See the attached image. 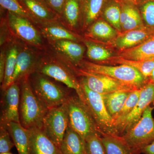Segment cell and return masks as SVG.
<instances>
[{"label":"cell","mask_w":154,"mask_h":154,"mask_svg":"<svg viewBox=\"0 0 154 154\" xmlns=\"http://www.w3.org/2000/svg\"><path fill=\"white\" fill-rule=\"evenodd\" d=\"M19 114L20 122L27 129L41 128L42 121L48 109L42 104L33 93L29 78L20 82Z\"/></svg>","instance_id":"cell-1"},{"label":"cell","mask_w":154,"mask_h":154,"mask_svg":"<svg viewBox=\"0 0 154 154\" xmlns=\"http://www.w3.org/2000/svg\"><path fill=\"white\" fill-rule=\"evenodd\" d=\"M36 72L52 78L75 90L80 99L85 101V94L79 81L67 67L56 62H50L39 64Z\"/></svg>","instance_id":"cell-9"},{"label":"cell","mask_w":154,"mask_h":154,"mask_svg":"<svg viewBox=\"0 0 154 154\" xmlns=\"http://www.w3.org/2000/svg\"><path fill=\"white\" fill-rule=\"evenodd\" d=\"M3 125L7 128L10 132L18 154H30L28 129L23 127L21 123L13 122Z\"/></svg>","instance_id":"cell-17"},{"label":"cell","mask_w":154,"mask_h":154,"mask_svg":"<svg viewBox=\"0 0 154 154\" xmlns=\"http://www.w3.org/2000/svg\"><path fill=\"white\" fill-rule=\"evenodd\" d=\"M15 146L7 128L0 125V153L10 152Z\"/></svg>","instance_id":"cell-36"},{"label":"cell","mask_w":154,"mask_h":154,"mask_svg":"<svg viewBox=\"0 0 154 154\" xmlns=\"http://www.w3.org/2000/svg\"><path fill=\"white\" fill-rule=\"evenodd\" d=\"M131 92L116 91L102 95L105 107L112 119L121 110Z\"/></svg>","instance_id":"cell-26"},{"label":"cell","mask_w":154,"mask_h":154,"mask_svg":"<svg viewBox=\"0 0 154 154\" xmlns=\"http://www.w3.org/2000/svg\"><path fill=\"white\" fill-rule=\"evenodd\" d=\"M154 107L150 105L145 110L137 124L121 136L131 148L139 151L154 141V119L152 112Z\"/></svg>","instance_id":"cell-6"},{"label":"cell","mask_w":154,"mask_h":154,"mask_svg":"<svg viewBox=\"0 0 154 154\" xmlns=\"http://www.w3.org/2000/svg\"><path fill=\"white\" fill-rule=\"evenodd\" d=\"M68 125L67 108L65 103L48 110L43 119L41 129L60 148Z\"/></svg>","instance_id":"cell-7"},{"label":"cell","mask_w":154,"mask_h":154,"mask_svg":"<svg viewBox=\"0 0 154 154\" xmlns=\"http://www.w3.org/2000/svg\"><path fill=\"white\" fill-rule=\"evenodd\" d=\"M140 14L146 26L154 28V0H146L140 4Z\"/></svg>","instance_id":"cell-35"},{"label":"cell","mask_w":154,"mask_h":154,"mask_svg":"<svg viewBox=\"0 0 154 154\" xmlns=\"http://www.w3.org/2000/svg\"><path fill=\"white\" fill-rule=\"evenodd\" d=\"M87 47V55L91 60L96 61H106L112 57V53L101 45L87 41L85 42Z\"/></svg>","instance_id":"cell-32"},{"label":"cell","mask_w":154,"mask_h":154,"mask_svg":"<svg viewBox=\"0 0 154 154\" xmlns=\"http://www.w3.org/2000/svg\"><path fill=\"white\" fill-rule=\"evenodd\" d=\"M32 21L46 24L57 21L60 17L43 0H19Z\"/></svg>","instance_id":"cell-14"},{"label":"cell","mask_w":154,"mask_h":154,"mask_svg":"<svg viewBox=\"0 0 154 154\" xmlns=\"http://www.w3.org/2000/svg\"><path fill=\"white\" fill-rule=\"evenodd\" d=\"M46 4L57 14L61 17L63 11L66 0H45Z\"/></svg>","instance_id":"cell-37"},{"label":"cell","mask_w":154,"mask_h":154,"mask_svg":"<svg viewBox=\"0 0 154 154\" xmlns=\"http://www.w3.org/2000/svg\"><path fill=\"white\" fill-rule=\"evenodd\" d=\"M148 80L149 82L154 84V69L152 71L150 76L149 77Z\"/></svg>","instance_id":"cell-41"},{"label":"cell","mask_w":154,"mask_h":154,"mask_svg":"<svg viewBox=\"0 0 154 154\" xmlns=\"http://www.w3.org/2000/svg\"><path fill=\"white\" fill-rule=\"evenodd\" d=\"M57 23L56 21L43 25L41 30L43 35L54 42L62 40L75 42L78 40V37L74 33Z\"/></svg>","instance_id":"cell-25"},{"label":"cell","mask_w":154,"mask_h":154,"mask_svg":"<svg viewBox=\"0 0 154 154\" xmlns=\"http://www.w3.org/2000/svg\"><path fill=\"white\" fill-rule=\"evenodd\" d=\"M6 61V53L3 51H1L0 54V83H3L5 75Z\"/></svg>","instance_id":"cell-38"},{"label":"cell","mask_w":154,"mask_h":154,"mask_svg":"<svg viewBox=\"0 0 154 154\" xmlns=\"http://www.w3.org/2000/svg\"><path fill=\"white\" fill-rule=\"evenodd\" d=\"M85 94V102L94 119L99 132L104 135L117 136L113 119L107 110L102 94L91 91L80 81Z\"/></svg>","instance_id":"cell-5"},{"label":"cell","mask_w":154,"mask_h":154,"mask_svg":"<svg viewBox=\"0 0 154 154\" xmlns=\"http://www.w3.org/2000/svg\"><path fill=\"white\" fill-rule=\"evenodd\" d=\"M86 141L68 125L60 146L62 154H85Z\"/></svg>","instance_id":"cell-20"},{"label":"cell","mask_w":154,"mask_h":154,"mask_svg":"<svg viewBox=\"0 0 154 154\" xmlns=\"http://www.w3.org/2000/svg\"><path fill=\"white\" fill-rule=\"evenodd\" d=\"M7 20L10 29L18 38L34 46H40L42 44L41 34L30 20L8 12Z\"/></svg>","instance_id":"cell-12"},{"label":"cell","mask_w":154,"mask_h":154,"mask_svg":"<svg viewBox=\"0 0 154 154\" xmlns=\"http://www.w3.org/2000/svg\"><path fill=\"white\" fill-rule=\"evenodd\" d=\"M81 15L82 0H66L61 17L70 28H77Z\"/></svg>","instance_id":"cell-28"},{"label":"cell","mask_w":154,"mask_h":154,"mask_svg":"<svg viewBox=\"0 0 154 154\" xmlns=\"http://www.w3.org/2000/svg\"><path fill=\"white\" fill-rule=\"evenodd\" d=\"M121 3L117 0H107L102 10L104 19L119 33L122 32L120 24Z\"/></svg>","instance_id":"cell-29"},{"label":"cell","mask_w":154,"mask_h":154,"mask_svg":"<svg viewBox=\"0 0 154 154\" xmlns=\"http://www.w3.org/2000/svg\"><path fill=\"white\" fill-rule=\"evenodd\" d=\"M117 1L121 2L128 3L134 5H140L146 0H117Z\"/></svg>","instance_id":"cell-40"},{"label":"cell","mask_w":154,"mask_h":154,"mask_svg":"<svg viewBox=\"0 0 154 154\" xmlns=\"http://www.w3.org/2000/svg\"><path fill=\"white\" fill-rule=\"evenodd\" d=\"M2 8L8 12L32 20L31 17L19 0H0Z\"/></svg>","instance_id":"cell-34"},{"label":"cell","mask_w":154,"mask_h":154,"mask_svg":"<svg viewBox=\"0 0 154 154\" xmlns=\"http://www.w3.org/2000/svg\"><path fill=\"white\" fill-rule=\"evenodd\" d=\"M106 62L119 65H127L133 67L147 79L154 69V57L144 60H131L118 56L112 57Z\"/></svg>","instance_id":"cell-27"},{"label":"cell","mask_w":154,"mask_h":154,"mask_svg":"<svg viewBox=\"0 0 154 154\" xmlns=\"http://www.w3.org/2000/svg\"><path fill=\"white\" fill-rule=\"evenodd\" d=\"M20 93L21 88L19 83H12L2 91L0 125H5L12 122L20 123L19 114Z\"/></svg>","instance_id":"cell-11"},{"label":"cell","mask_w":154,"mask_h":154,"mask_svg":"<svg viewBox=\"0 0 154 154\" xmlns=\"http://www.w3.org/2000/svg\"><path fill=\"white\" fill-rule=\"evenodd\" d=\"M32 90L42 104L48 109L57 107L66 102L70 93L49 77L39 73H33L29 77Z\"/></svg>","instance_id":"cell-4"},{"label":"cell","mask_w":154,"mask_h":154,"mask_svg":"<svg viewBox=\"0 0 154 154\" xmlns=\"http://www.w3.org/2000/svg\"><path fill=\"white\" fill-rule=\"evenodd\" d=\"M81 69L87 71L107 76L135 90L140 89L149 80L136 69L127 65L109 66L85 61Z\"/></svg>","instance_id":"cell-3"},{"label":"cell","mask_w":154,"mask_h":154,"mask_svg":"<svg viewBox=\"0 0 154 154\" xmlns=\"http://www.w3.org/2000/svg\"><path fill=\"white\" fill-rule=\"evenodd\" d=\"M152 104L153 107H154V101L152 103Z\"/></svg>","instance_id":"cell-43"},{"label":"cell","mask_w":154,"mask_h":154,"mask_svg":"<svg viewBox=\"0 0 154 154\" xmlns=\"http://www.w3.org/2000/svg\"><path fill=\"white\" fill-rule=\"evenodd\" d=\"M140 96L132 111L116 127L119 136L126 133L140 120L146 108L154 101V84L149 82L140 89Z\"/></svg>","instance_id":"cell-10"},{"label":"cell","mask_w":154,"mask_h":154,"mask_svg":"<svg viewBox=\"0 0 154 154\" xmlns=\"http://www.w3.org/2000/svg\"><path fill=\"white\" fill-rule=\"evenodd\" d=\"M120 24L122 32L134 30L143 26L142 18L135 5L121 2Z\"/></svg>","instance_id":"cell-18"},{"label":"cell","mask_w":154,"mask_h":154,"mask_svg":"<svg viewBox=\"0 0 154 154\" xmlns=\"http://www.w3.org/2000/svg\"><path fill=\"white\" fill-rule=\"evenodd\" d=\"M154 35V28L143 25L134 30L119 33L112 40L111 45L119 51H122L137 46Z\"/></svg>","instance_id":"cell-13"},{"label":"cell","mask_w":154,"mask_h":154,"mask_svg":"<svg viewBox=\"0 0 154 154\" xmlns=\"http://www.w3.org/2000/svg\"><path fill=\"white\" fill-rule=\"evenodd\" d=\"M0 154H15L14 153H12L11 152H7L3 153H0Z\"/></svg>","instance_id":"cell-42"},{"label":"cell","mask_w":154,"mask_h":154,"mask_svg":"<svg viewBox=\"0 0 154 154\" xmlns=\"http://www.w3.org/2000/svg\"><path fill=\"white\" fill-rule=\"evenodd\" d=\"M117 56L131 60H144L154 57V35L137 46L120 51Z\"/></svg>","instance_id":"cell-19"},{"label":"cell","mask_w":154,"mask_h":154,"mask_svg":"<svg viewBox=\"0 0 154 154\" xmlns=\"http://www.w3.org/2000/svg\"><path fill=\"white\" fill-rule=\"evenodd\" d=\"M19 51V48L17 45H14L11 46L6 53L5 75L1 85L2 91L5 90L11 84Z\"/></svg>","instance_id":"cell-30"},{"label":"cell","mask_w":154,"mask_h":154,"mask_svg":"<svg viewBox=\"0 0 154 154\" xmlns=\"http://www.w3.org/2000/svg\"><path fill=\"white\" fill-rule=\"evenodd\" d=\"M74 71L82 77L80 81L85 83L90 90L102 95L116 91L135 90L107 76L91 72L81 68H75Z\"/></svg>","instance_id":"cell-8"},{"label":"cell","mask_w":154,"mask_h":154,"mask_svg":"<svg viewBox=\"0 0 154 154\" xmlns=\"http://www.w3.org/2000/svg\"><path fill=\"white\" fill-rule=\"evenodd\" d=\"M141 153L154 154V141L151 143L146 146L141 150Z\"/></svg>","instance_id":"cell-39"},{"label":"cell","mask_w":154,"mask_h":154,"mask_svg":"<svg viewBox=\"0 0 154 154\" xmlns=\"http://www.w3.org/2000/svg\"><path fill=\"white\" fill-rule=\"evenodd\" d=\"M38 65L36 55L33 51L27 48L19 50L11 84L20 83L22 80L29 78L36 72Z\"/></svg>","instance_id":"cell-15"},{"label":"cell","mask_w":154,"mask_h":154,"mask_svg":"<svg viewBox=\"0 0 154 154\" xmlns=\"http://www.w3.org/2000/svg\"><path fill=\"white\" fill-rule=\"evenodd\" d=\"M118 31L104 20L95 21L88 28L87 36L94 39L112 41L116 37Z\"/></svg>","instance_id":"cell-23"},{"label":"cell","mask_w":154,"mask_h":154,"mask_svg":"<svg viewBox=\"0 0 154 154\" xmlns=\"http://www.w3.org/2000/svg\"><path fill=\"white\" fill-rule=\"evenodd\" d=\"M140 89L131 92L121 110L113 118V125L115 129L116 127L129 114L137 104L140 96Z\"/></svg>","instance_id":"cell-31"},{"label":"cell","mask_w":154,"mask_h":154,"mask_svg":"<svg viewBox=\"0 0 154 154\" xmlns=\"http://www.w3.org/2000/svg\"><path fill=\"white\" fill-rule=\"evenodd\" d=\"M54 47L57 51L68 58L72 63L79 64L82 59L85 48L75 41L62 40L54 42Z\"/></svg>","instance_id":"cell-21"},{"label":"cell","mask_w":154,"mask_h":154,"mask_svg":"<svg viewBox=\"0 0 154 154\" xmlns=\"http://www.w3.org/2000/svg\"><path fill=\"white\" fill-rule=\"evenodd\" d=\"M43 1H45V0H43Z\"/></svg>","instance_id":"cell-44"},{"label":"cell","mask_w":154,"mask_h":154,"mask_svg":"<svg viewBox=\"0 0 154 154\" xmlns=\"http://www.w3.org/2000/svg\"><path fill=\"white\" fill-rule=\"evenodd\" d=\"M102 140L107 154H140L139 151L131 148L121 137L104 135Z\"/></svg>","instance_id":"cell-24"},{"label":"cell","mask_w":154,"mask_h":154,"mask_svg":"<svg viewBox=\"0 0 154 154\" xmlns=\"http://www.w3.org/2000/svg\"><path fill=\"white\" fill-rule=\"evenodd\" d=\"M85 141V154H107L100 135L91 136Z\"/></svg>","instance_id":"cell-33"},{"label":"cell","mask_w":154,"mask_h":154,"mask_svg":"<svg viewBox=\"0 0 154 154\" xmlns=\"http://www.w3.org/2000/svg\"><path fill=\"white\" fill-rule=\"evenodd\" d=\"M30 154H62L60 149L39 128L28 129Z\"/></svg>","instance_id":"cell-16"},{"label":"cell","mask_w":154,"mask_h":154,"mask_svg":"<svg viewBox=\"0 0 154 154\" xmlns=\"http://www.w3.org/2000/svg\"><path fill=\"white\" fill-rule=\"evenodd\" d=\"M107 0H82L83 27L87 28L94 23L102 14Z\"/></svg>","instance_id":"cell-22"},{"label":"cell","mask_w":154,"mask_h":154,"mask_svg":"<svg viewBox=\"0 0 154 154\" xmlns=\"http://www.w3.org/2000/svg\"><path fill=\"white\" fill-rule=\"evenodd\" d=\"M66 103L69 125L72 129L85 140L94 134L102 136L88 105L77 94L70 95Z\"/></svg>","instance_id":"cell-2"}]
</instances>
